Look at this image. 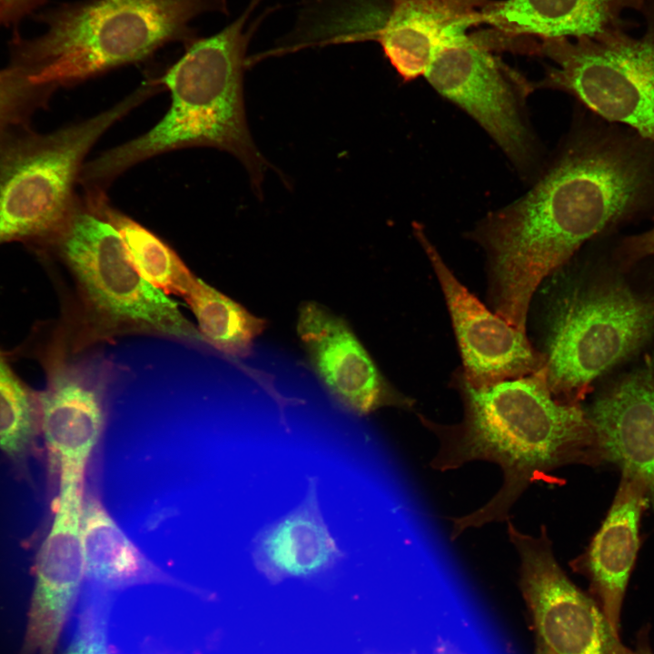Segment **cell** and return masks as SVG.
<instances>
[{"instance_id": "6da1fadb", "label": "cell", "mask_w": 654, "mask_h": 654, "mask_svg": "<svg viewBox=\"0 0 654 654\" xmlns=\"http://www.w3.org/2000/svg\"><path fill=\"white\" fill-rule=\"evenodd\" d=\"M643 221H654V143L586 110L530 190L469 234L487 255L495 312L526 332L545 278L590 241Z\"/></svg>"}, {"instance_id": "7a4b0ae2", "label": "cell", "mask_w": 654, "mask_h": 654, "mask_svg": "<svg viewBox=\"0 0 654 654\" xmlns=\"http://www.w3.org/2000/svg\"><path fill=\"white\" fill-rule=\"evenodd\" d=\"M463 415L458 423L441 424L419 415L437 438L430 466L452 471L472 461L498 465L502 483L479 509L450 517V540L469 529L507 522L510 512L533 483H560L553 472L572 464L600 461L594 431L580 402H564L551 393L545 370L474 388L461 372L455 377Z\"/></svg>"}, {"instance_id": "3957f363", "label": "cell", "mask_w": 654, "mask_h": 654, "mask_svg": "<svg viewBox=\"0 0 654 654\" xmlns=\"http://www.w3.org/2000/svg\"><path fill=\"white\" fill-rule=\"evenodd\" d=\"M261 1L250 0L224 28L185 45L181 57L156 79L171 94L167 113L148 132L85 162L78 180L84 192H104L124 171L155 155L203 146L233 155L263 197L269 164L250 134L243 85L248 46L263 17L247 23Z\"/></svg>"}, {"instance_id": "277c9868", "label": "cell", "mask_w": 654, "mask_h": 654, "mask_svg": "<svg viewBox=\"0 0 654 654\" xmlns=\"http://www.w3.org/2000/svg\"><path fill=\"white\" fill-rule=\"evenodd\" d=\"M228 14V0H81L45 18V32L14 43L11 64L57 90L196 37L193 23Z\"/></svg>"}, {"instance_id": "5b68a950", "label": "cell", "mask_w": 654, "mask_h": 654, "mask_svg": "<svg viewBox=\"0 0 654 654\" xmlns=\"http://www.w3.org/2000/svg\"><path fill=\"white\" fill-rule=\"evenodd\" d=\"M558 283L540 352L552 395L580 402L598 378L654 340V290L612 272L563 274Z\"/></svg>"}, {"instance_id": "8992f818", "label": "cell", "mask_w": 654, "mask_h": 654, "mask_svg": "<svg viewBox=\"0 0 654 654\" xmlns=\"http://www.w3.org/2000/svg\"><path fill=\"white\" fill-rule=\"evenodd\" d=\"M156 92L144 83L112 107L52 132L40 133L30 124L0 131V245L18 242L35 252L43 248L74 204L89 151Z\"/></svg>"}, {"instance_id": "52a82bcc", "label": "cell", "mask_w": 654, "mask_h": 654, "mask_svg": "<svg viewBox=\"0 0 654 654\" xmlns=\"http://www.w3.org/2000/svg\"><path fill=\"white\" fill-rule=\"evenodd\" d=\"M37 253H55L66 265L94 338L145 333L205 343L177 303L139 273L92 195H77L60 229Z\"/></svg>"}, {"instance_id": "ba28073f", "label": "cell", "mask_w": 654, "mask_h": 654, "mask_svg": "<svg viewBox=\"0 0 654 654\" xmlns=\"http://www.w3.org/2000/svg\"><path fill=\"white\" fill-rule=\"evenodd\" d=\"M639 37L618 29L595 36L540 43L552 61L538 87L564 92L598 117L654 143V0L641 13Z\"/></svg>"}, {"instance_id": "9c48e42d", "label": "cell", "mask_w": 654, "mask_h": 654, "mask_svg": "<svg viewBox=\"0 0 654 654\" xmlns=\"http://www.w3.org/2000/svg\"><path fill=\"white\" fill-rule=\"evenodd\" d=\"M441 96L471 116L519 170L537 160V145L524 113L532 83L479 44L461 26L435 51L424 74Z\"/></svg>"}, {"instance_id": "30bf717a", "label": "cell", "mask_w": 654, "mask_h": 654, "mask_svg": "<svg viewBox=\"0 0 654 654\" xmlns=\"http://www.w3.org/2000/svg\"><path fill=\"white\" fill-rule=\"evenodd\" d=\"M520 558V589L537 632L553 654H614L619 641L603 612L563 571L546 525L537 535L507 522Z\"/></svg>"}, {"instance_id": "8fae6325", "label": "cell", "mask_w": 654, "mask_h": 654, "mask_svg": "<svg viewBox=\"0 0 654 654\" xmlns=\"http://www.w3.org/2000/svg\"><path fill=\"white\" fill-rule=\"evenodd\" d=\"M413 228L444 294L465 381L474 388L484 389L544 369V356L531 346L526 332L490 312L455 277L422 226L414 223Z\"/></svg>"}, {"instance_id": "7c38bea8", "label": "cell", "mask_w": 654, "mask_h": 654, "mask_svg": "<svg viewBox=\"0 0 654 654\" xmlns=\"http://www.w3.org/2000/svg\"><path fill=\"white\" fill-rule=\"evenodd\" d=\"M84 479L60 480L56 513L35 568L18 654H54L85 578L81 532Z\"/></svg>"}, {"instance_id": "4fadbf2b", "label": "cell", "mask_w": 654, "mask_h": 654, "mask_svg": "<svg viewBox=\"0 0 654 654\" xmlns=\"http://www.w3.org/2000/svg\"><path fill=\"white\" fill-rule=\"evenodd\" d=\"M45 366L47 386L37 401L47 449L60 480L84 479L104 425L107 364L94 359L67 362L53 350Z\"/></svg>"}, {"instance_id": "5bb4252c", "label": "cell", "mask_w": 654, "mask_h": 654, "mask_svg": "<svg viewBox=\"0 0 654 654\" xmlns=\"http://www.w3.org/2000/svg\"><path fill=\"white\" fill-rule=\"evenodd\" d=\"M653 0H490L473 35L488 50L539 55L540 43L595 36L631 26L622 15ZM474 29V28H473Z\"/></svg>"}, {"instance_id": "9a60e30c", "label": "cell", "mask_w": 654, "mask_h": 654, "mask_svg": "<svg viewBox=\"0 0 654 654\" xmlns=\"http://www.w3.org/2000/svg\"><path fill=\"white\" fill-rule=\"evenodd\" d=\"M297 333L314 372L348 411L366 416L384 407L412 409L414 401L391 386L348 323L325 306L301 304Z\"/></svg>"}, {"instance_id": "2e32d148", "label": "cell", "mask_w": 654, "mask_h": 654, "mask_svg": "<svg viewBox=\"0 0 654 654\" xmlns=\"http://www.w3.org/2000/svg\"><path fill=\"white\" fill-rule=\"evenodd\" d=\"M585 410L600 461L619 465L654 500V353L606 386Z\"/></svg>"}, {"instance_id": "e0dca14e", "label": "cell", "mask_w": 654, "mask_h": 654, "mask_svg": "<svg viewBox=\"0 0 654 654\" xmlns=\"http://www.w3.org/2000/svg\"><path fill=\"white\" fill-rule=\"evenodd\" d=\"M647 491L624 475L601 527L587 552L573 561L588 575L601 610L616 636L629 578L639 549V522Z\"/></svg>"}, {"instance_id": "ac0fdd59", "label": "cell", "mask_w": 654, "mask_h": 654, "mask_svg": "<svg viewBox=\"0 0 654 654\" xmlns=\"http://www.w3.org/2000/svg\"><path fill=\"white\" fill-rule=\"evenodd\" d=\"M343 556L322 516L314 477L308 479L301 504L263 529L253 545L256 568L275 583L318 575Z\"/></svg>"}, {"instance_id": "d6986e66", "label": "cell", "mask_w": 654, "mask_h": 654, "mask_svg": "<svg viewBox=\"0 0 654 654\" xmlns=\"http://www.w3.org/2000/svg\"><path fill=\"white\" fill-rule=\"evenodd\" d=\"M490 0H394L379 44L404 82L424 75L441 44L456 28L477 25Z\"/></svg>"}, {"instance_id": "ffe728a7", "label": "cell", "mask_w": 654, "mask_h": 654, "mask_svg": "<svg viewBox=\"0 0 654 654\" xmlns=\"http://www.w3.org/2000/svg\"><path fill=\"white\" fill-rule=\"evenodd\" d=\"M81 532L85 578L102 590L164 584L207 598L197 589L164 572L129 540L93 494L84 495Z\"/></svg>"}, {"instance_id": "44dd1931", "label": "cell", "mask_w": 654, "mask_h": 654, "mask_svg": "<svg viewBox=\"0 0 654 654\" xmlns=\"http://www.w3.org/2000/svg\"><path fill=\"white\" fill-rule=\"evenodd\" d=\"M205 343L233 357H246L266 322L195 276L183 295Z\"/></svg>"}, {"instance_id": "7402d4cb", "label": "cell", "mask_w": 654, "mask_h": 654, "mask_svg": "<svg viewBox=\"0 0 654 654\" xmlns=\"http://www.w3.org/2000/svg\"><path fill=\"white\" fill-rule=\"evenodd\" d=\"M92 195L106 219L119 233L139 273L164 293L182 296L195 275L176 253L151 231L109 204L104 192Z\"/></svg>"}, {"instance_id": "603a6c76", "label": "cell", "mask_w": 654, "mask_h": 654, "mask_svg": "<svg viewBox=\"0 0 654 654\" xmlns=\"http://www.w3.org/2000/svg\"><path fill=\"white\" fill-rule=\"evenodd\" d=\"M37 394L15 374L0 349V449L21 453L29 443L35 424Z\"/></svg>"}, {"instance_id": "cb8c5ba5", "label": "cell", "mask_w": 654, "mask_h": 654, "mask_svg": "<svg viewBox=\"0 0 654 654\" xmlns=\"http://www.w3.org/2000/svg\"><path fill=\"white\" fill-rule=\"evenodd\" d=\"M54 92L15 64L0 69V131L30 124L32 118L47 107Z\"/></svg>"}, {"instance_id": "d4e9b609", "label": "cell", "mask_w": 654, "mask_h": 654, "mask_svg": "<svg viewBox=\"0 0 654 654\" xmlns=\"http://www.w3.org/2000/svg\"><path fill=\"white\" fill-rule=\"evenodd\" d=\"M108 615L109 602L104 590L86 598L64 654H110Z\"/></svg>"}, {"instance_id": "484cf974", "label": "cell", "mask_w": 654, "mask_h": 654, "mask_svg": "<svg viewBox=\"0 0 654 654\" xmlns=\"http://www.w3.org/2000/svg\"><path fill=\"white\" fill-rule=\"evenodd\" d=\"M651 257H654V225L620 237L613 249V258L622 269H629Z\"/></svg>"}, {"instance_id": "4316f807", "label": "cell", "mask_w": 654, "mask_h": 654, "mask_svg": "<svg viewBox=\"0 0 654 654\" xmlns=\"http://www.w3.org/2000/svg\"><path fill=\"white\" fill-rule=\"evenodd\" d=\"M43 0H0V25H7L28 14Z\"/></svg>"}, {"instance_id": "83f0119b", "label": "cell", "mask_w": 654, "mask_h": 654, "mask_svg": "<svg viewBox=\"0 0 654 654\" xmlns=\"http://www.w3.org/2000/svg\"><path fill=\"white\" fill-rule=\"evenodd\" d=\"M435 654H466L448 640H439Z\"/></svg>"}, {"instance_id": "f1b7e54d", "label": "cell", "mask_w": 654, "mask_h": 654, "mask_svg": "<svg viewBox=\"0 0 654 654\" xmlns=\"http://www.w3.org/2000/svg\"><path fill=\"white\" fill-rule=\"evenodd\" d=\"M614 654H653L647 646L638 647L635 650H631L619 641L615 647Z\"/></svg>"}, {"instance_id": "f546056e", "label": "cell", "mask_w": 654, "mask_h": 654, "mask_svg": "<svg viewBox=\"0 0 654 654\" xmlns=\"http://www.w3.org/2000/svg\"><path fill=\"white\" fill-rule=\"evenodd\" d=\"M534 654H553L551 651H550L545 646H543L540 642L537 641V645L535 648Z\"/></svg>"}, {"instance_id": "4dcf8cb0", "label": "cell", "mask_w": 654, "mask_h": 654, "mask_svg": "<svg viewBox=\"0 0 654 654\" xmlns=\"http://www.w3.org/2000/svg\"><path fill=\"white\" fill-rule=\"evenodd\" d=\"M142 654H174V653L170 652L168 650H149V651L144 652Z\"/></svg>"}]
</instances>
